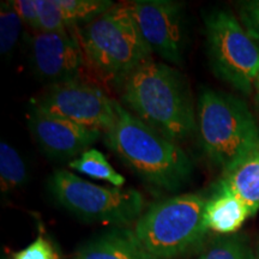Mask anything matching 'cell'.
<instances>
[{
  "label": "cell",
  "instance_id": "cb8c5ba5",
  "mask_svg": "<svg viewBox=\"0 0 259 259\" xmlns=\"http://www.w3.org/2000/svg\"><path fill=\"white\" fill-rule=\"evenodd\" d=\"M254 101L259 107V74L257 77V80H255L254 83Z\"/></svg>",
  "mask_w": 259,
  "mask_h": 259
},
{
  "label": "cell",
  "instance_id": "52a82bcc",
  "mask_svg": "<svg viewBox=\"0 0 259 259\" xmlns=\"http://www.w3.org/2000/svg\"><path fill=\"white\" fill-rule=\"evenodd\" d=\"M204 25L213 73L242 95H251L259 74V44L226 10L215 9L204 15Z\"/></svg>",
  "mask_w": 259,
  "mask_h": 259
},
{
  "label": "cell",
  "instance_id": "277c9868",
  "mask_svg": "<svg viewBox=\"0 0 259 259\" xmlns=\"http://www.w3.org/2000/svg\"><path fill=\"white\" fill-rule=\"evenodd\" d=\"M197 136L203 153L225 171L259 144V125L246 102L204 89L197 103Z\"/></svg>",
  "mask_w": 259,
  "mask_h": 259
},
{
  "label": "cell",
  "instance_id": "d6986e66",
  "mask_svg": "<svg viewBox=\"0 0 259 259\" xmlns=\"http://www.w3.org/2000/svg\"><path fill=\"white\" fill-rule=\"evenodd\" d=\"M23 22L10 2H3L0 8V52L3 56L14 50L21 34Z\"/></svg>",
  "mask_w": 259,
  "mask_h": 259
},
{
  "label": "cell",
  "instance_id": "ba28073f",
  "mask_svg": "<svg viewBox=\"0 0 259 259\" xmlns=\"http://www.w3.org/2000/svg\"><path fill=\"white\" fill-rule=\"evenodd\" d=\"M34 106L101 132L108 131L116 120V101L99 87L80 80L51 85Z\"/></svg>",
  "mask_w": 259,
  "mask_h": 259
},
{
  "label": "cell",
  "instance_id": "ffe728a7",
  "mask_svg": "<svg viewBox=\"0 0 259 259\" xmlns=\"http://www.w3.org/2000/svg\"><path fill=\"white\" fill-rule=\"evenodd\" d=\"M40 31L54 32L69 30L65 24L57 0H37Z\"/></svg>",
  "mask_w": 259,
  "mask_h": 259
},
{
  "label": "cell",
  "instance_id": "9a60e30c",
  "mask_svg": "<svg viewBox=\"0 0 259 259\" xmlns=\"http://www.w3.org/2000/svg\"><path fill=\"white\" fill-rule=\"evenodd\" d=\"M69 168L93 179L105 180L114 187H122L125 184V178L112 167L105 155L97 149L90 148L80 156L71 160Z\"/></svg>",
  "mask_w": 259,
  "mask_h": 259
},
{
  "label": "cell",
  "instance_id": "4fadbf2b",
  "mask_svg": "<svg viewBox=\"0 0 259 259\" xmlns=\"http://www.w3.org/2000/svg\"><path fill=\"white\" fill-rule=\"evenodd\" d=\"M216 191H229L236 194L255 215L259 210V144L223 171Z\"/></svg>",
  "mask_w": 259,
  "mask_h": 259
},
{
  "label": "cell",
  "instance_id": "5b68a950",
  "mask_svg": "<svg viewBox=\"0 0 259 259\" xmlns=\"http://www.w3.org/2000/svg\"><path fill=\"white\" fill-rule=\"evenodd\" d=\"M208 199L184 193L153 204L132 229L150 259H176L200 245L209 231L204 225Z\"/></svg>",
  "mask_w": 259,
  "mask_h": 259
},
{
  "label": "cell",
  "instance_id": "30bf717a",
  "mask_svg": "<svg viewBox=\"0 0 259 259\" xmlns=\"http://www.w3.org/2000/svg\"><path fill=\"white\" fill-rule=\"evenodd\" d=\"M30 61L35 73L51 85L79 80L87 66L76 29L35 32L30 40Z\"/></svg>",
  "mask_w": 259,
  "mask_h": 259
},
{
  "label": "cell",
  "instance_id": "3957f363",
  "mask_svg": "<svg viewBox=\"0 0 259 259\" xmlns=\"http://www.w3.org/2000/svg\"><path fill=\"white\" fill-rule=\"evenodd\" d=\"M76 31L87 66L103 80L121 85L130 73L151 59L153 51L125 4L114 5Z\"/></svg>",
  "mask_w": 259,
  "mask_h": 259
},
{
  "label": "cell",
  "instance_id": "603a6c76",
  "mask_svg": "<svg viewBox=\"0 0 259 259\" xmlns=\"http://www.w3.org/2000/svg\"><path fill=\"white\" fill-rule=\"evenodd\" d=\"M10 4L17 12L23 24L30 28L34 32L40 31L37 0H11Z\"/></svg>",
  "mask_w": 259,
  "mask_h": 259
},
{
  "label": "cell",
  "instance_id": "2e32d148",
  "mask_svg": "<svg viewBox=\"0 0 259 259\" xmlns=\"http://www.w3.org/2000/svg\"><path fill=\"white\" fill-rule=\"evenodd\" d=\"M67 29H77L112 9L109 0H57Z\"/></svg>",
  "mask_w": 259,
  "mask_h": 259
},
{
  "label": "cell",
  "instance_id": "44dd1931",
  "mask_svg": "<svg viewBox=\"0 0 259 259\" xmlns=\"http://www.w3.org/2000/svg\"><path fill=\"white\" fill-rule=\"evenodd\" d=\"M239 21L248 36L259 44V0H247L240 3Z\"/></svg>",
  "mask_w": 259,
  "mask_h": 259
},
{
  "label": "cell",
  "instance_id": "ac0fdd59",
  "mask_svg": "<svg viewBox=\"0 0 259 259\" xmlns=\"http://www.w3.org/2000/svg\"><path fill=\"white\" fill-rule=\"evenodd\" d=\"M197 259H257L245 239L225 235L215 239Z\"/></svg>",
  "mask_w": 259,
  "mask_h": 259
},
{
  "label": "cell",
  "instance_id": "7a4b0ae2",
  "mask_svg": "<svg viewBox=\"0 0 259 259\" xmlns=\"http://www.w3.org/2000/svg\"><path fill=\"white\" fill-rule=\"evenodd\" d=\"M105 144L149 186L177 192L189 184L193 166L180 145L163 137L116 102V120Z\"/></svg>",
  "mask_w": 259,
  "mask_h": 259
},
{
  "label": "cell",
  "instance_id": "9c48e42d",
  "mask_svg": "<svg viewBox=\"0 0 259 259\" xmlns=\"http://www.w3.org/2000/svg\"><path fill=\"white\" fill-rule=\"evenodd\" d=\"M125 5L153 53L171 64L183 65L186 46L183 4L170 0H135Z\"/></svg>",
  "mask_w": 259,
  "mask_h": 259
},
{
  "label": "cell",
  "instance_id": "6da1fadb",
  "mask_svg": "<svg viewBox=\"0 0 259 259\" xmlns=\"http://www.w3.org/2000/svg\"><path fill=\"white\" fill-rule=\"evenodd\" d=\"M121 103L171 142L180 143L197 131V109L187 82L169 65L149 59L121 84Z\"/></svg>",
  "mask_w": 259,
  "mask_h": 259
},
{
  "label": "cell",
  "instance_id": "5bb4252c",
  "mask_svg": "<svg viewBox=\"0 0 259 259\" xmlns=\"http://www.w3.org/2000/svg\"><path fill=\"white\" fill-rule=\"evenodd\" d=\"M253 216L250 206L229 191H216L208 199L204 210V225L208 231L221 235H232L241 228L248 218Z\"/></svg>",
  "mask_w": 259,
  "mask_h": 259
},
{
  "label": "cell",
  "instance_id": "e0dca14e",
  "mask_svg": "<svg viewBox=\"0 0 259 259\" xmlns=\"http://www.w3.org/2000/svg\"><path fill=\"white\" fill-rule=\"evenodd\" d=\"M27 178V167L23 158L14 147L2 142L0 143V183H2L3 192H10L22 186Z\"/></svg>",
  "mask_w": 259,
  "mask_h": 259
},
{
  "label": "cell",
  "instance_id": "8992f818",
  "mask_svg": "<svg viewBox=\"0 0 259 259\" xmlns=\"http://www.w3.org/2000/svg\"><path fill=\"white\" fill-rule=\"evenodd\" d=\"M50 190L60 205L83 221L127 226L144 212L145 200L135 189L94 185L69 170H57Z\"/></svg>",
  "mask_w": 259,
  "mask_h": 259
},
{
  "label": "cell",
  "instance_id": "d4e9b609",
  "mask_svg": "<svg viewBox=\"0 0 259 259\" xmlns=\"http://www.w3.org/2000/svg\"><path fill=\"white\" fill-rule=\"evenodd\" d=\"M255 257H257V259H259V245H258V248H257V254H255Z\"/></svg>",
  "mask_w": 259,
  "mask_h": 259
},
{
  "label": "cell",
  "instance_id": "7c38bea8",
  "mask_svg": "<svg viewBox=\"0 0 259 259\" xmlns=\"http://www.w3.org/2000/svg\"><path fill=\"white\" fill-rule=\"evenodd\" d=\"M73 259H150L132 229L114 228L95 236L77 251Z\"/></svg>",
  "mask_w": 259,
  "mask_h": 259
},
{
  "label": "cell",
  "instance_id": "7402d4cb",
  "mask_svg": "<svg viewBox=\"0 0 259 259\" xmlns=\"http://www.w3.org/2000/svg\"><path fill=\"white\" fill-rule=\"evenodd\" d=\"M14 259H60L59 254L51 241L40 235L36 240L29 244L23 250L16 252Z\"/></svg>",
  "mask_w": 259,
  "mask_h": 259
},
{
  "label": "cell",
  "instance_id": "8fae6325",
  "mask_svg": "<svg viewBox=\"0 0 259 259\" xmlns=\"http://www.w3.org/2000/svg\"><path fill=\"white\" fill-rule=\"evenodd\" d=\"M28 126L42 153L57 161L74 160L101 137V131L51 114L36 106L29 112Z\"/></svg>",
  "mask_w": 259,
  "mask_h": 259
}]
</instances>
